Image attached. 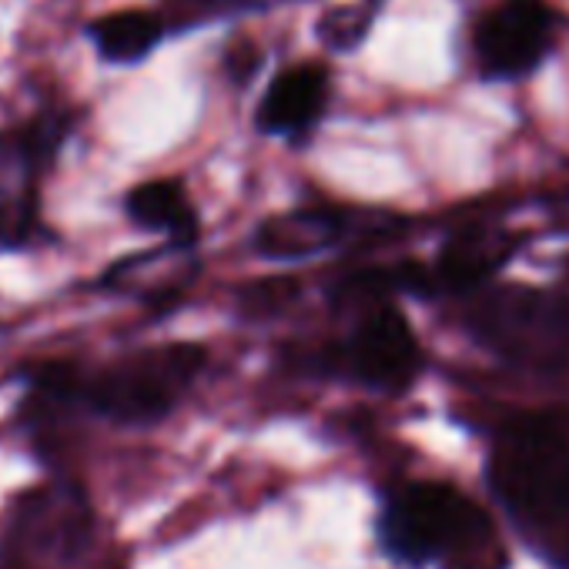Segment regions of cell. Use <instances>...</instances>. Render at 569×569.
<instances>
[{
  "label": "cell",
  "mask_w": 569,
  "mask_h": 569,
  "mask_svg": "<svg viewBox=\"0 0 569 569\" xmlns=\"http://www.w3.org/2000/svg\"><path fill=\"white\" fill-rule=\"evenodd\" d=\"M88 41L94 44L98 58L108 64H141L168 34L158 11L124 8L111 11L84 28Z\"/></svg>",
  "instance_id": "13"
},
{
  "label": "cell",
  "mask_w": 569,
  "mask_h": 569,
  "mask_svg": "<svg viewBox=\"0 0 569 569\" xmlns=\"http://www.w3.org/2000/svg\"><path fill=\"white\" fill-rule=\"evenodd\" d=\"M379 11H382V0H349V4H336L319 18L316 34L326 44V51L349 54L369 38Z\"/></svg>",
  "instance_id": "14"
},
{
  "label": "cell",
  "mask_w": 569,
  "mask_h": 569,
  "mask_svg": "<svg viewBox=\"0 0 569 569\" xmlns=\"http://www.w3.org/2000/svg\"><path fill=\"white\" fill-rule=\"evenodd\" d=\"M254 0H161V21L168 31H191L201 28L214 18H228L234 11L251 8Z\"/></svg>",
  "instance_id": "15"
},
{
  "label": "cell",
  "mask_w": 569,
  "mask_h": 569,
  "mask_svg": "<svg viewBox=\"0 0 569 569\" xmlns=\"http://www.w3.org/2000/svg\"><path fill=\"white\" fill-rule=\"evenodd\" d=\"M352 312V329L319 352V369L386 396L412 389L422 372V349L409 319L389 299L366 302Z\"/></svg>",
  "instance_id": "5"
},
{
  "label": "cell",
  "mask_w": 569,
  "mask_h": 569,
  "mask_svg": "<svg viewBox=\"0 0 569 569\" xmlns=\"http://www.w3.org/2000/svg\"><path fill=\"white\" fill-rule=\"evenodd\" d=\"M512 244L499 231H482V228H466L446 241L439 251L432 271V289L436 292H472L479 284L509 258Z\"/></svg>",
  "instance_id": "12"
},
{
  "label": "cell",
  "mask_w": 569,
  "mask_h": 569,
  "mask_svg": "<svg viewBox=\"0 0 569 569\" xmlns=\"http://www.w3.org/2000/svg\"><path fill=\"white\" fill-rule=\"evenodd\" d=\"M552 41V18L539 0H506L479 18L472 31V51L489 78L529 74Z\"/></svg>",
  "instance_id": "8"
},
{
  "label": "cell",
  "mask_w": 569,
  "mask_h": 569,
  "mask_svg": "<svg viewBox=\"0 0 569 569\" xmlns=\"http://www.w3.org/2000/svg\"><path fill=\"white\" fill-rule=\"evenodd\" d=\"M379 546L409 569H506V546L479 502L439 479L396 486L379 512Z\"/></svg>",
  "instance_id": "2"
},
{
  "label": "cell",
  "mask_w": 569,
  "mask_h": 569,
  "mask_svg": "<svg viewBox=\"0 0 569 569\" xmlns=\"http://www.w3.org/2000/svg\"><path fill=\"white\" fill-rule=\"evenodd\" d=\"M91 539V506L74 482L28 492L0 546V569H71Z\"/></svg>",
  "instance_id": "6"
},
{
  "label": "cell",
  "mask_w": 569,
  "mask_h": 569,
  "mask_svg": "<svg viewBox=\"0 0 569 569\" xmlns=\"http://www.w3.org/2000/svg\"><path fill=\"white\" fill-rule=\"evenodd\" d=\"M489 482L529 546L569 569V432L539 416L509 422L489 452Z\"/></svg>",
  "instance_id": "3"
},
{
  "label": "cell",
  "mask_w": 569,
  "mask_h": 569,
  "mask_svg": "<svg viewBox=\"0 0 569 569\" xmlns=\"http://www.w3.org/2000/svg\"><path fill=\"white\" fill-rule=\"evenodd\" d=\"M566 218H569V208H566Z\"/></svg>",
  "instance_id": "17"
},
{
  "label": "cell",
  "mask_w": 569,
  "mask_h": 569,
  "mask_svg": "<svg viewBox=\"0 0 569 569\" xmlns=\"http://www.w3.org/2000/svg\"><path fill=\"white\" fill-rule=\"evenodd\" d=\"M332 74L326 64H292L271 78L258 101L254 128L268 138H306L326 118Z\"/></svg>",
  "instance_id": "9"
},
{
  "label": "cell",
  "mask_w": 569,
  "mask_h": 569,
  "mask_svg": "<svg viewBox=\"0 0 569 569\" xmlns=\"http://www.w3.org/2000/svg\"><path fill=\"white\" fill-rule=\"evenodd\" d=\"M41 168L0 131V251H24L41 234Z\"/></svg>",
  "instance_id": "10"
},
{
  "label": "cell",
  "mask_w": 569,
  "mask_h": 569,
  "mask_svg": "<svg viewBox=\"0 0 569 569\" xmlns=\"http://www.w3.org/2000/svg\"><path fill=\"white\" fill-rule=\"evenodd\" d=\"M124 214L141 231L164 234L171 248L184 251L198 244V231H201L198 208L178 178H151L134 184L124 194Z\"/></svg>",
  "instance_id": "11"
},
{
  "label": "cell",
  "mask_w": 569,
  "mask_h": 569,
  "mask_svg": "<svg viewBox=\"0 0 569 569\" xmlns=\"http://www.w3.org/2000/svg\"><path fill=\"white\" fill-rule=\"evenodd\" d=\"M392 228H399L396 214H356L352 208L319 201L264 218L251 234V248L268 261H302L352 234H386Z\"/></svg>",
  "instance_id": "7"
},
{
  "label": "cell",
  "mask_w": 569,
  "mask_h": 569,
  "mask_svg": "<svg viewBox=\"0 0 569 569\" xmlns=\"http://www.w3.org/2000/svg\"><path fill=\"white\" fill-rule=\"evenodd\" d=\"M204 366V346L164 342L128 352L98 369L44 362L31 372V392L34 402L48 409H84L118 426H151L184 402Z\"/></svg>",
  "instance_id": "1"
},
{
  "label": "cell",
  "mask_w": 569,
  "mask_h": 569,
  "mask_svg": "<svg viewBox=\"0 0 569 569\" xmlns=\"http://www.w3.org/2000/svg\"><path fill=\"white\" fill-rule=\"evenodd\" d=\"M224 64H228V71H231L234 81H248V78L254 74V68L261 64V54H258L248 41H241L238 48H231V51L224 54Z\"/></svg>",
  "instance_id": "16"
},
{
  "label": "cell",
  "mask_w": 569,
  "mask_h": 569,
  "mask_svg": "<svg viewBox=\"0 0 569 569\" xmlns=\"http://www.w3.org/2000/svg\"><path fill=\"white\" fill-rule=\"evenodd\" d=\"M469 332L499 359L542 376L569 372V271L562 289L489 292L466 316Z\"/></svg>",
  "instance_id": "4"
}]
</instances>
